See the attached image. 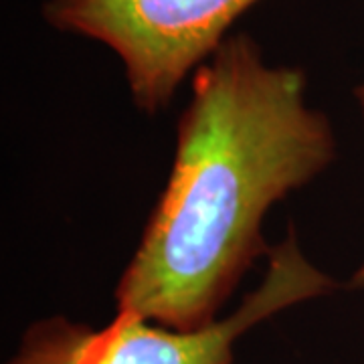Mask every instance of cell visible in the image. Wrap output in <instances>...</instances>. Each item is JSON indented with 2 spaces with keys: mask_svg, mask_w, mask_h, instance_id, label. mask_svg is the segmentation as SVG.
<instances>
[{
  "mask_svg": "<svg viewBox=\"0 0 364 364\" xmlns=\"http://www.w3.org/2000/svg\"><path fill=\"white\" fill-rule=\"evenodd\" d=\"M306 75L265 63L249 35H229L195 71L176 158L142 243L117 284V310L191 332L215 324L261 253L273 203L334 158Z\"/></svg>",
  "mask_w": 364,
  "mask_h": 364,
  "instance_id": "cell-1",
  "label": "cell"
},
{
  "mask_svg": "<svg viewBox=\"0 0 364 364\" xmlns=\"http://www.w3.org/2000/svg\"><path fill=\"white\" fill-rule=\"evenodd\" d=\"M360 100H363V105H364V90L360 91Z\"/></svg>",
  "mask_w": 364,
  "mask_h": 364,
  "instance_id": "cell-4",
  "label": "cell"
},
{
  "mask_svg": "<svg viewBox=\"0 0 364 364\" xmlns=\"http://www.w3.org/2000/svg\"><path fill=\"white\" fill-rule=\"evenodd\" d=\"M255 2L259 0H47L43 13L57 31L109 47L124 65L136 105L156 114Z\"/></svg>",
  "mask_w": 364,
  "mask_h": 364,
  "instance_id": "cell-3",
  "label": "cell"
},
{
  "mask_svg": "<svg viewBox=\"0 0 364 364\" xmlns=\"http://www.w3.org/2000/svg\"><path fill=\"white\" fill-rule=\"evenodd\" d=\"M267 255L261 286L237 312L207 328L181 332L150 326V320L128 310H117L116 320L102 330L53 318L26 332L9 364H231L235 340L249 328L338 286L304 257L294 231Z\"/></svg>",
  "mask_w": 364,
  "mask_h": 364,
  "instance_id": "cell-2",
  "label": "cell"
}]
</instances>
